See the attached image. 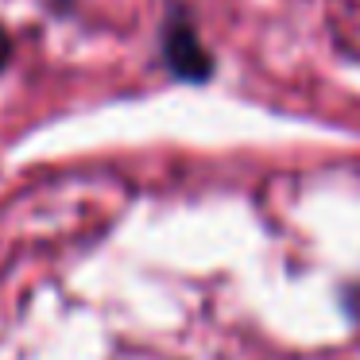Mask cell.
I'll return each mask as SVG.
<instances>
[{
	"label": "cell",
	"instance_id": "1",
	"mask_svg": "<svg viewBox=\"0 0 360 360\" xmlns=\"http://www.w3.org/2000/svg\"><path fill=\"white\" fill-rule=\"evenodd\" d=\"M163 58L171 66V74L182 82H210V74H213L210 51L202 47L194 24L182 16V8H174L163 27Z\"/></svg>",
	"mask_w": 360,
	"mask_h": 360
},
{
	"label": "cell",
	"instance_id": "2",
	"mask_svg": "<svg viewBox=\"0 0 360 360\" xmlns=\"http://www.w3.org/2000/svg\"><path fill=\"white\" fill-rule=\"evenodd\" d=\"M337 306H341L345 321H349L352 329H360V279H349L337 287Z\"/></svg>",
	"mask_w": 360,
	"mask_h": 360
},
{
	"label": "cell",
	"instance_id": "3",
	"mask_svg": "<svg viewBox=\"0 0 360 360\" xmlns=\"http://www.w3.org/2000/svg\"><path fill=\"white\" fill-rule=\"evenodd\" d=\"M8 55H12V39H8V32L0 27V70L8 66Z\"/></svg>",
	"mask_w": 360,
	"mask_h": 360
}]
</instances>
